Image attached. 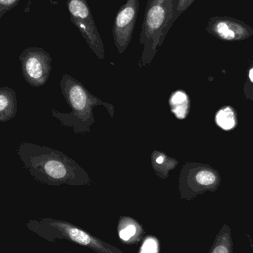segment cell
Masks as SVG:
<instances>
[{
    "label": "cell",
    "mask_w": 253,
    "mask_h": 253,
    "mask_svg": "<svg viewBox=\"0 0 253 253\" xmlns=\"http://www.w3.org/2000/svg\"><path fill=\"white\" fill-rule=\"evenodd\" d=\"M17 155L30 175L49 186L90 185L91 178L74 159L59 150L30 142L21 143Z\"/></svg>",
    "instance_id": "1"
},
{
    "label": "cell",
    "mask_w": 253,
    "mask_h": 253,
    "mask_svg": "<svg viewBox=\"0 0 253 253\" xmlns=\"http://www.w3.org/2000/svg\"><path fill=\"white\" fill-rule=\"evenodd\" d=\"M60 87L67 103L71 107V112L63 114L53 109L52 115L62 126L72 127L76 133L90 132V126L95 123L93 112L95 107H105L111 117H114V105L93 96L80 82L71 76L67 74L62 76Z\"/></svg>",
    "instance_id": "2"
},
{
    "label": "cell",
    "mask_w": 253,
    "mask_h": 253,
    "mask_svg": "<svg viewBox=\"0 0 253 253\" xmlns=\"http://www.w3.org/2000/svg\"><path fill=\"white\" fill-rule=\"evenodd\" d=\"M177 0H148L140 34V44L144 46L139 68L150 65L158 48L163 44L172 25Z\"/></svg>",
    "instance_id": "3"
},
{
    "label": "cell",
    "mask_w": 253,
    "mask_h": 253,
    "mask_svg": "<svg viewBox=\"0 0 253 253\" xmlns=\"http://www.w3.org/2000/svg\"><path fill=\"white\" fill-rule=\"evenodd\" d=\"M26 227L30 231L51 243H54L57 239H65L89 248L96 253H123L117 247L63 220L51 218L31 219L27 223Z\"/></svg>",
    "instance_id": "4"
},
{
    "label": "cell",
    "mask_w": 253,
    "mask_h": 253,
    "mask_svg": "<svg viewBox=\"0 0 253 253\" xmlns=\"http://www.w3.org/2000/svg\"><path fill=\"white\" fill-rule=\"evenodd\" d=\"M218 172L208 165L187 162L179 176V193L181 199L190 201L208 191L213 192L220 184Z\"/></svg>",
    "instance_id": "5"
},
{
    "label": "cell",
    "mask_w": 253,
    "mask_h": 253,
    "mask_svg": "<svg viewBox=\"0 0 253 253\" xmlns=\"http://www.w3.org/2000/svg\"><path fill=\"white\" fill-rule=\"evenodd\" d=\"M72 23L78 28L90 50L99 59H105V47L87 0H67Z\"/></svg>",
    "instance_id": "6"
},
{
    "label": "cell",
    "mask_w": 253,
    "mask_h": 253,
    "mask_svg": "<svg viewBox=\"0 0 253 253\" xmlns=\"http://www.w3.org/2000/svg\"><path fill=\"white\" fill-rule=\"evenodd\" d=\"M22 75L32 87H39L47 83L51 72L52 58L41 47H29L19 55Z\"/></svg>",
    "instance_id": "7"
},
{
    "label": "cell",
    "mask_w": 253,
    "mask_h": 253,
    "mask_svg": "<svg viewBox=\"0 0 253 253\" xmlns=\"http://www.w3.org/2000/svg\"><path fill=\"white\" fill-rule=\"evenodd\" d=\"M139 0H126L114 20L113 36L119 53L123 54L130 43L138 16Z\"/></svg>",
    "instance_id": "8"
},
{
    "label": "cell",
    "mask_w": 253,
    "mask_h": 253,
    "mask_svg": "<svg viewBox=\"0 0 253 253\" xmlns=\"http://www.w3.org/2000/svg\"><path fill=\"white\" fill-rule=\"evenodd\" d=\"M206 31L220 40L242 41L253 36V28L239 19L229 16H213L208 21Z\"/></svg>",
    "instance_id": "9"
},
{
    "label": "cell",
    "mask_w": 253,
    "mask_h": 253,
    "mask_svg": "<svg viewBox=\"0 0 253 253\" xmlns=\"http://www.w3.org/2000/svg\"><path fill=\"white\" fill-rule=\"evenodd\" d=\"M120 239L126 245H138L144 237L145 231L142 226L133 218L121 216L117 226Z\"/></svg>",
    "instance_id": "10"
},
{
    "label": "cell",
    "mask_w": 253,
    "mask_h": 253,
    "mask_svg": "<svg viewBox=\"0 0 253 253\" xmlns=\"http://www.w3.org/2000/svg\"><path fill=\"white\" fill-rule=\"evenodd\" d=\"M17 108L16 92L9 87H0V123H7L14 118Z\"/></svg>",
    "instance_id": "11"
},
{
    "label": "cell",
    "mask_w": 253,
    "mask_h": 253,
    "mask_svg": "<svg viewBox=\"0 0 253 253\" xmlns=\"http://www.w3.org/2000/svg\"><path fill=\"white\" fill-rule=\"evenodd\" d=\"M151 165L156 175L165 180L169 176V171L176 168L178 162L163 152L154 150L151 155Z\"/></svg>",
    "instance_id": "12"
},
{
    "label": "cell",
    "mask_w": 253,
    "mask_h": 253,
    "mask_svg": "<svg viewBox=\"0 0 253 253\" xmlns=\"http://www.w3.org/2000/svg\"><path fill=\"white\" fill-rule=\"evenodd\" d=\"M171 112L178 120L187 118L190 112V102L188 95L182 90L172 92L169 97Z\"/></svg>",
    "instance_id": "13"
},
{
    "label": "cell",
    "mask_w": 253,
    "mask_h": 253,
    "mask_svg": "<svg viewBox=\"0 0 253 253\" xmlns=\"http://www.w3.org/2000/svg\"><path fill=\"white\" fill-rule=\"evenodd\" d=\"M209 253H233L231 228L228 224H223L215 236Z\"/></svg>",
    "instance_id": "14"
},
{
    "label": "cell",
    "mask_w": 253,
    "mask_h": 253,
    "mask_svg": "<svg viewBox=\"0 0 253 253\" xmlns=\"http://www.w3.org/2000/svg\"><path fill=\"white\" fill-rule=\"evenodd\" d=\"M215 123L221 129L230 130L237 124L236 113L231 107H224L217 113Z\"/></svg>",
    "instance_id": "15"
},
{
    "label": "cell",
    "mask_w": 253,
    "mask_h": 253,
    "mask_svg": "<svg viewBox=\"0 0 253 253\" xmlns=\"http://www.w3.org/2000/svg\"><path fill=\"white\" fill-rule=\"evenodd\" d=\"M195 0H177L176 8L174 12L172 19V25H173L177 19L192 5Z\"/></svg>",
    "instance_id": "16"
},
{
    "label": "cell",
    "mask_w": 253,
    "mask_h": 253,
    "mask_svg": "<svg viewBox=\"0 0 253 253\" xmlns=\"http://www.w3.org/2000/svg\"><path fill=\"white\" fill-rule=\"evenodd\" d=\"M21 0H0V19L9 10L14 8Z\"/></svg>",
    "instance_id": "17"
},
{
    "label": "cell",
    "mask_w": 253,
    "mask_h": 253,
    "mask_svg": "<svg viewBox=\"0 0 253 253\" xmlns=\"http://www.w3.org/2000/svg\"><path fill=\"white\" fill-rule=\"evenodd\" d=\"M249 78L251 81L253 83V68H251V71H249Z\"/></svg>",
    "instance_id": "18"
},
{
    "label": "cell",
    "mask_w": 253,
    "mask_h": 253,
    "mask_svg": "<svg viewBox=\"0 0 253 253\" xmlns=\"http://www.w3.org/2000/svg\"></svg>",
    "instance_id": "19"
},
{
    "label": "cell",
    "mask_w": 253,
    "mask_h": 253,
    "mask_svg": "<svg viewBox=\"0 0 253 253\" xmlns=\"http://www.w3.org/2000/svg\"></svg>",
    "instance_id": "20"
}]
</instances>
